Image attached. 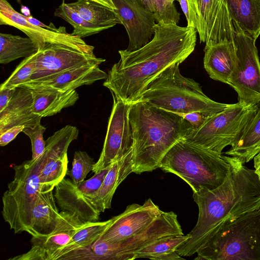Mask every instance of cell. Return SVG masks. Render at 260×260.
<instances>
[{"mask_svg":"<svg viewBox=\"0 0 260 260\" xmlns=\"http://www.w3.org/2000/svg\"><path fill=\"white\" fill-rule=\"evenodd\" d=\"M197 32L193 27L158 22L153 38L145 45L133 51H118L120 59L108 71L103 85L117 100L131 104L139 101L155 77L192 53Z\"/></svg>","mask_w":260,"mask_h":260,"instance_id":"obj_1","label":"cell"},{"mask_svg":"<svg viewBox=\"0 0 260 260\" xmlns=\"http://www.w3.org/2000/svg\"><path fill=\"white\" fill-rule=\"evenodd\" d=\"M230 170L218 187L193 193L199 208L197 222L188 234L190 238L177 249L182 256L197 253L225 222L246 213L260 210V179L255 172L229 156Z\"/></svg>","mask_w":260,"mask_h":260,"instance_id":"obj_2","label":"cell"},{"mask_svg":"<svg viewBox=\"0 0 260 260\" xmlns=\"http://www.w3.org/2000/svg\"><path fill=\"white\" fill-rule=\"evenodd\" d=\"M133 145V172L141 174L159 168L169 150L193 129L177 113L142 100L132 103L129 112Z\"/></svg>","mask_w":260,"mask_h":260,"instance_id":"obj_3","label":"cell"},{"mask_svg":"<svg viewBox=\"0 0 260 260\" xmlns=\"http://www.w3.org/2000/svg\"><path fill=\"white\" fill-rule=\"evenodd\" d=\"M65 130L63 127L46 140L44 152L36 158L15 165L13 180L2 196V214L15 233L27 232L32 211L39 194L43 192L41 173Z\"/></svg>","mask_w":260,"mask_h":260,"instance_id":"obj_4","label":"cell"},{"mask_svg":"<svg viewBox=\"0 0 260 260\" xmlns=\"http://www.w3.org/2000/svg\"><path fill=\"white\" fill-rule=\"evenodd\" d=\"M179 64L171 65L155 77L140 100L177 114L199 112L208 117L229 106L208 97L199 83L181 75Z\"/></svg>","mask_w":260,"mask_h":260,"instance_id":"obj_5","label":"cell"},{"mask_svg":"<svg viewBox=\"0 0 260 260\" xmlns=\"http://www.w3.org/2000/svg\"><path fill=\"white\" fill-rule=\"evenodd\" d=\"M229 158L182 139L166 154L159 168L179 177L195 192L214 189L224 181L230 170Z\"/></svg>","mask_w":260,"mask_h":260,"instance_id":"obj_6","label":"cell"},{"mask_svg":"<svg viewBox=\"0 0 260 260\" xmlns=\"http://www.w3.org/2000/svg\"><path fill=\"white\" fill-rule=\"evenodd\" d=\"M197 253L194 259L260 260V210L225 222Z\"/></svg>","mask_w":260,"mask_h":260,"instance_id":"obj_7","label":"cell"},{"mask_svg":"<svg viewBox=\"0 0 260 260\" xmlns=\"http://www.w3.org/2000/svg\"><path fill=\"white\" fill-rule=\"evenodd\" d=\"M257 109V104L239 102L231 104L223 110L209 116L183 140L205 150L221 153L239 139Z\"/></svg>","mask_w":260,"mask_h":260,"instance_id":"obj_8","label":"cell"},{"mask_svg":"<svg viewBox=\"0 0 260 260\" xmlns=\"http://www.w3.org/2000/svg\"><path fill=\"white\" fill-rule=\"evenodd\" d=\"M183 235L177 215L173 211L162 212L144 231L117 244L99 238L87 248L90 260H133L135 253L162 238Z\"/></svg>","mask_w":260,"mask_h":260,"instance_id":"obj_9","label":"cell"},{"mask_svg":"<svg viewBox=\"0 0 260 260\" xmlns=\"http://www.w3.org/2000/svg\"><path fill=\"white\" fill-rule=\"evenodd\" d=\"M233 22L237 59L228 85L237 93L239 102L256 105L260 102V61L256 40Z\"/></svg>","mask_w":260,"mask_h":260,"instance_id":"obj_10","label":"cell"},{"mask_svg":"<svg viewBox=\"0 0 260 260\" xmlns=\"http://www.w3.org/2000/svg\"><path fill=\"white\" fill-rule=\"evenodd\" d=\"M187 26L197 30L206 45L234 42L235 29L225 0H187Z\"/></svg>","mask_w":260,"mask_h":260,"instance_id":"obj_11","label":"cell"},{"mask_svg":"<svg viewBox=\"0 0 260 260\" xmlns=\"http://www.w3.org/2000/svg\"><path fill=\"white\" fill-rule=\"evenodd\" d=\"M131 105L113 98L103 148L92 170L95 174L108 167L132 150L133 139L129 120Z\"/></svg>","mask_w":260,"mask_h":260,"instance_id":"obj_12","label":"cell"},{"mask_svg":"<svg viewBox=\"0 0 260 260\" xmlns=\"http://www.w3.org/2000/svg\"><path fill=\"white\" fill-rule=\"evenodd\" d=\"M0 24L13 26L24 32L35 44L38 50L48 44H59L85 53L94 54V47L82 39L66 31L37 26L29 22L22 14L15 11L8 0H0Z\"/></svg>","mask_w":260,"mask_h":260,"instance_id":"obj_13","label":"cell"},{"mask_svg":"<svg viewBox=\"0 0 260 260\" xmlns=\"http://www.w3.org/2000/svg\"><path fill=\"white\" fill-rule=\"evenodd\" d=\"M34 56L35 70L29 82L40 81L76 68L100 65L106 60L59 44H48Z\"/></svg>","mask_w":260,"mask_h":260,"instance_id":"obj_14","label":"cell"},{"mask_svg":"<svg viewBox=\"0 0 260 260\" xmlns=\"http://www.w3.org/2000/svg\"><path fill=\"white\" fill-rule=\"evenodd\" d=\"M162 211L150 198L142 205H129L122 213L109 219L99 239L111 244L120 243L144 231Z\"/></svg>","mask_w":260,"mask_h":260,"instance_id":"obj_15","label":"cell"},{"mask_svg":"<svg viewBox=\"0 0 260 260\" xmlns=\"http://www.w3.org/2000/svg\"><path fill=\"white\" fill-rule=\"evenodd\" d=\"M120 21L128 35V51L145 45L154 35L155 14L147 10L141 0H112Z\"/></svg>","mask_w":260,"mask_h":260,"instance_id":"obj_16","label":"cell"},{"mask_svg":"<svg viewBox=\"0 0 260 260\" xmlns=\"http://www.w3.org/2000/svg\"><path fill=\"white\" fill-rule=\"evenodd\" d=\"M84 223L76 215L62 210L57 225L51 234L44 237H32L31 248L27 252L9 259L52 260L55 253L69 242Z\"/></svg>","mask_w":260,"mask_h":260,"instance_id":"obj_17","label":"cell"},{"mask_svg":"<svg viewBox=\"0 0 260 260\" xmlns=\"http://www.w3.org/2000/svg\"><path fill=\"white\" fill-rule=\"evenodd\" d=\"M107 75L99 64L88 65L68 70L40 81L29 82L21 86L67 91L75 90L83 85H91L98 80H106Z\"/></svg>","mask_w":260,"mask_h":260,"instance_id":"obj_18","label":"cell"},{"mask_svg":"<svg viewBox=\"0 0 260 260\" xmlns=\"http://www.w3.org/2000/svg\"><path fill=\"white\" fill-rule=\"evenodd\" d=\"M32 103L29 89L16 87L8 105L0 112V135L14 126H32L41 122L42 117L32 111Z\"/></svg>","mask_w":260,"mask_h":260,"instance_id":"obj_19","label":"cell"},{"mask_svg":"<svg viewBox=\"0 0 260 260\" xmlns=\"http://www.w3.org/2000/svg\"><path fill=\"white\" fill-rule=\"evenodd\" d=\"M133 172L132 150L112 163L103 182L94 194L85 196L87 201L100 212L111 206L113 195L119 184Z\"/></svg>","mask_w":260,"mask_h":260,"instance_id":"obj_20","label":"cell"},{"mask_svg":"<svg viewBox=\"0 0 260 260\" xmlns=\"http://www.w3.org/2000/svg\"><path fill=\"white\" fill-rule=\"evenodd\" d=\"M54 196L62 210L76 215L83 222L99 221L101 212L87 201L71 179L64 178L57 184Z\"/></svg>","mask_w":260,"mask_h":260,"instance_id":"obj_21","label":"cell"},{"mask_svg":"<svg viewBox=\"0 0 260 260\" xmlns=\"http://www.w3.org/2000/svg\"><path fill=\"white\" fill-rule=\"evenodd\" d=\"M204 51V67L209 77L229 84L237 59L234 42L205 45Z\"/></svg>","mask_w":260,"mask_h":260,"instance_id":"obj_22","label":"cell"},{"mask_svg":"<svg viewBox=\"0 0 260 260\" xmlns=\"http://www.w3.org/2000/svg\"><path fill=\"white\" fill-rule=\"evenodd\" d=\"M27 88L32 95V111L42 118L59 113L63 109L73 106L79 99L75 90L60 91L42 87Z\"/></svg>","mask_w":260,"mask_h":260,"instance_id":"obj_23","label":"cell"},{"mask_svg":"<svg viewBox=\"0 0 260 260\" xmlns=\"http://www.w3.org/2000/svg\"><path fill=\"white\" fill-rule=\"evenodd\" d=\"M53 190L41 193L32 211L30 226L27 233L32 237L47 236L56 229L60 217Z\"/></svg>","mask_w":260,"mask_h":260,"instance_id":"obj_24","label":"cell"},{"mask_svg":"<svg viewBox=\"0 0 260 260\" xmlns=\"http://www.w3.org/2000/svg\"><path fill=\"white\" fill-rule=\"evenodd\" d=\"M257 109L239 139L224 153L237 157L242 164L248 162L260 153V102Z\"/></svg>","mask_w":260,"mask_h":260,"instance_id":"obj_25","label":"cell"},{"mask_svg":"<svg viewBox=\"0 0 260 260\" xmlns=\"http://www.w3.org/2000/svg\"><path fill=\"white\" fill-rule=\"evenodd\" d=\"M230 16L248 36L260 35V0H225Z\"/></svg>","mask_w":260,"mask_h":260,"instance_id":"obj_26","label":"cell"},{"mask_svg":"<svg viewBox=\"0 0 260 260\" xmlns=\"http://www.w3.org/2000/svg\"><path fill=\"white\" fill-rule=\"evenodd\" d=\"M190 238L188 234L173 235L160 239L135 253V259L158 260L184 259L176 251L178 247Z\"/></svg>","mask_w":260,"mask_h":260,"instance_id":"obj_27","label":"cell"},{"mask_svg":"<svg viewBox=\"0 0 260 260\" xmlns=\"http://www.w3.org/2000/svg\"><path fill=\"white\" fill-rule=\"evenodd\" d=\"M67 5L85 20L93 24L111 28L117 24H121L114 10L91 0H78Z\"/></svg>","mask_w":260,"mask_h":260,"instance_id":"obj_28","label":"cell"},{"mask_svg":"<svg viewBox=\"0 0 260 260\" xmlns=\"http://www.w3.org/2000/svg\"><path fill=\"white\" fill-rule=\"evenodd\" d=\"M38 49L29 37L0 34V63L7 64L19 58H27L36 53Z\"/></svg>","mask_w":260,"mask_h":260,"instance_id":"obj_29","label":"cell"},{"mask_svg":"<svg viewBox=\"0 0 260 260\" xmlns=\"http://www.w3.org/2000/svg\"><path fill=\"white\" fill-rule=\"evenodd\" d=\"M109 223V219L84 223L74 234L69 242L55 253L52 260H59L68 253L90 246L103 234Z\"/></svg>","mask_w":260,"mask_h":260,"instance_id":"obj_30","label":"cell"},{"mask_svg":"<svg viewBox=\"0 0 260 260\" xmlns=\"http://www.w3.org/2000/svg\"><path fill=\"white\" fill-rule=\"evenodd\" d=\"M54 16L60 17L69 23L74 28L71 35L81 39L111 28L108 26L98 25L88 22L65 3H61L55 10Z\"/></svg>","mask_w":260,"mask_h":260,"instance_id":"obj_31","label":"cell"},{"mask_svg":"<svg viewBox=\"0 0 260 260\" xmlns=\"http://www.w3.org/2000/svg\"><path fill=\"white\" fill-rule=\"evenodd\" d=\"M35 70L34 54L25 58L16 68L10 77L0 85L2 87L16 88L30 81Z\"/></svg>","mask_w":260,"mask_h":260,"instance_id":"obj_32","label":"cell"},{"mask_svg":"<svg viewBox=\"0 0 260 260\" xmlns=\"http://www.w3.org/2000/svg\"><path fill=\"white\" fill-rule=\"evenodd\" d=\"M95 162L85 151H75L71 170L67 172L72 181L77 184L83 181L88 173L92 170Z\"/></svg>","mask_w":260,"mask_h":260,"instance_id":"obj_33","label":"cell"},{"mask_svg":"<svg viewBox=\"0 0 260 260\" xmlns=\"http://www.w3.org/2000/svg\"><path fill=\"white\" fill-rule=\"evenodd\" d=\"M155 6V18L157 22L177 24L180 14L174 2L169 0H154Z\"/></svg>","mask_w":260,"mask_h":260,"instance_id":"obj_34","label":"cell"},{"mask_svg":"<svg viewBox=\"0 0 260 260\" xmlns=\"http://www.w3.org/2000/svg\"><path fill=\"white\" fill-rule=\"evenodd\" d=\"M46 129L41 122H39L32 126L24 127L22 131L30 140L32 159L41 155L45 150L46 141L43 139V134Z\"/></svg>","mask_w":260,"mask_h":260,"instance_id":"obj_35","label":"cell"},{"mask_svg":"<svg viewBox=\"0 0 260 260\" xmlns=\"http://www.w3.org/2000/svg\"><path fill=\"white\" fill-rule=\"evenodd\" d=\"M112 164L100 172L95 174L90 179L76 184L79 190L85 196H90L96 192L101 186Z\"/></svg>","mask_w":260,"mask_h":260,"instance_id":"obj_36","label":"cell"},{"mask_svg":"<svg viewBox=\"0 0 260 260\" xmlns=\"http://www.w3.org/2000/svg\"><path fill=\"white\" fill-rule=\"evenodd\" d=\"M24 126H16L10 128L0 135V145L4 146L13 140L22 131Z\"/></svg>","mask_w":260,"mask_h":260,"instance_id":"obj_37","label":"cell"},{"mask_svg":"<svg viewBox=\"0 0 260 260\" xmlns=\"http://www.w3.org/2000/svg\"><path fill=\"white\" fill-rule=\"evenodd\" d=\"M178 114L189 121L193 126V129L199 128L209 117L199 112Z\"/></svg>","mask_w":260,"mask_h":260,"instance_id":"obj_38","label":"cell"},{"mask_svg":"<svg viewBox=\"0 0 260 260\" xmlns=\"http://www.w3.org/2000/svg\"><path fill=\"white\" fill-rule=\"evenodd\" d=\"M16 88H0V112L3 110L10 101Z\"/></svg>","mask_w":260,"mask_h":260,"instance_id":"obj_39","label":"cell"},{"mask_svg":"<svg viewBox=\"0 0 260 260\" xmlns=\"http://www.w3.org/2000/svg\"><path fill=\"white\" fill-rule=\"evenodd\" d=\"M181 9L186 18L187 22L189 19V9L187 0H178Z\"/></svg>","mask_w":260,"mask_h":260,"instance_id":"obj_40","label":"cell"},{"mask_svg":"<svg viewBox=\"0 0 260 260\" xmlns=\"http://www.w3.org/2000/svg\"><path fill=\"white\" fill-rule=\"evenodd\" d=\"M145 8L149 11L155 12V6L154 0H141Z\"/></svg>","mask_w":260,"mask_h":260,"instance_id":"obj_41","label":"cell"},{"mask_svg":"<svg viewBox=\"0 0 260 260\" xmlns=\"http://www.w3.org/2000/svg\"><path fill=\"white\" fill-rule=\"evenodd\" d=\"M254 167L255 172L260 179V153L257 154L254 158Z\"/></svg>","mask_w":260,"mask_h":260,"instance_id":"obj_42","label":"cell"},{"mask_svg":"<svg viewBox=\"0 0 260 260\" xmlns=\"http://www.w3.org/2000/svg\"><path fill=\"white\" fill-rule=\"evenodd\" d=\"M99 4H101L110 9L115 10L116 7L112 0H91Z\"/></svg>","mask_w":260,"mask_h":260,"instance_id":"obj_43","label":"cell"},{"mask_svg":"<svg viewBox=\"0 0 260 260\" xmlns=\"http://www.w3.org/2000/svg\"><path fill=\"white\" fill-rule=\"evenodd\" d=\"M21 11L23 13V15L26 16H30L29 10L27 7L22 6Z\"/></svg>","mask_w":260,"mask_h":260,"instance_id":"obj_44","label":"cell"},{"mask_svg":"<svg viewBox=\"0 0 260 260\" xmlns=\"http://www.w3.org/2000/svg\"><path fill=\"white\" fill-rule=\"evenodd\" d=\"M169 1L171 2H174L175 1H178V0H169Z\"/></svg>","mask_w":260,"mask_h":260,"instance_id":"obj_45","label":"cell"},{"mask_svg":"<svg viewBox=\"0 0 260 260\" xmlns=\"http://www.w3.org/2000/svg\"><path fill=\"white\" fill-rule=\"evenodd\" d=\"M64 3V0H62V3Z\"/></svg>","mask_w":260,"mask_h":260,"instance_id":"obj_46","label":"cell"}]
</instances>
